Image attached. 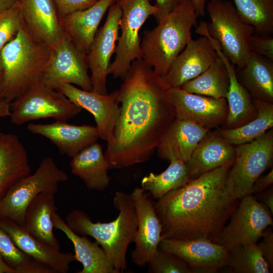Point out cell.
<instances>
[{
	"label": "cell",
	"instance_id": "8992f818",
	"mask_svg": "<svg viewBox=\"0 0 273 273\" xmlns=\"http://www.w3.org/2000/svg\"><path fill=\"white\" fill-rule=\"evenodd\" d=\"M206 6L210 20L205 22L209 35L234 65L243 67L251 53L249 43L254 28L241 19L231 1L212 0Z\"/></svg>",
	"mask_w": 273,
	"mask_h": 273
},
{
	"label": "cell",
	"instance_id": "f6af8a7d",
	"mask_svg": "<svg viewBox=\"0 0 273 273\" xmlns=\"http://www.w3.org/2000/svg\"><path fill=\"white\" fill-rule=\"evenodd\" d=\"M194 7L196 14L198 17L203 16L207 1L212 0H191Z\"/></svg>",
	"mask_w": 273,
	"mask_h": 273
},
{
	"label": "cell",
	"instance_id": "7402d4cb",
	"mask_svg": "<svg viewBox=\"0 0 273 273\" xmlns=\"http://www.w3.org/2000/svg\"><path fill=\"white\" fill-rule=\"evenodd\" d=\"M194 123L175 119L164 131L156 148L162 159L187 163L200 142L210 131Z\"/></svg>",
	"mask_w": 273,
	"mask_h": 273
},
{
	"label": "cell",
	"instance_id": "f1b7e54d",
	"mask_svg": "<svg viewBox=\"0 0 273 273\" xmlns=\"http://www.w3.org/2000/svg\"><path fill=\"white\" fill-rule=\"evenodd\" d=\"M55 195L41 193L32 201L26 210L23 227L37 239L60 250V244L53 233L52 216L57 210Z\"/></svg>",
	"mask_w": 273,
	"mask_h": 273
},
{
	"label": "cell",
	"instance_id": "484cf974",
	"mask_svg": "<svg viewBox=\"0 0 273 273\" xmlns=\"http://www.w3.org/2000/svg\"><path fill=\"white\" fill-rule=\"evenodd\" d=\"M31 171L27 150L19 137L0 132V199Z\"/></svg>",
	"mask_w": 273,
	"mask_h": 273
},
{
	"label": "cell",
	"instance_id": "4dcf8cb0",
	"mask_svg": "<svg viewBox=\"0 0 273 273\" xmlns=\"http://www.w3.org/2000/svg\"><path fill=\"white\" fill-rule=\"evenodd\" d=\"M253 102L257 111L254 119L235 128L216 130L230 144L238 146L251 142L272 128L273 103L260 100Z\"/></svg>",
	"mask_w": 273,
	"mask_h": 273
},
{
	"label": "cell",
	"instance_id": "d590c367",
	"mask_svg": "<svg viewBox=\"0 0 273 273\" xmlns=\"http://www.w3.org/2000/svg\"><path fill=\"white\" fill-rule=\"evenodd\" d=\"M0 254L18 273H55L20 250L1 227Z\"/></svg>",
	"mask_w": 273,
	"mask_h": 273
},
{
	"label": "cell",
	"instance_id": "30bf717a",
	"mask_svg": "<svg viewBox=\"0 0 273 273\" xmlns=\"http://www.w3.org/2000/svg\"><path fill=\"white\" fill-rule=\"evenodd\" d=\"M81 111L64 94L40 82L11 103L10 117L18 126L47 118L67 122Z\"/></svg>",
	"mask_w": 273,
	"mask_h": 273
},
{
	"label": "cell",
	"instance_id": "4316f807",
	"mask_svg": "<svg viewBox=\"0 0 273 273\" xmlns=\"http://www.w3.org/2000/svg\"><path fill=\"white\" fill-rule=\"evenodd\" d=\"M52 217L54 228L62 232L73 244L75 259L82 265L77 273H115L112 262L96 241L73 232L56 211Z\"/></svg>",
	"mask_w": 273,
	"mask_h": 273
},
{
	"label": "cell",
	"instance_id": "ac0fdd59",
	"mask_svg": "<svg viewBox=\"0 0 273 273\" xmlns=\"http://www.w3.org/2000/svg\"><path fill=\"white\" fill-rule=\"evenodd\" d=\"M218 57L206 36L192 39L175 58L162 79L169 88L180 87L205 71Z\"/></svg>",
	"mask_w": 273,
	"mask_h": 273
},
{
	"label": "cell",
	"instance_id": "6da1fadb",
	"mask_svg": "<svg viewBox=\"0 0 273 273\" xmlns=\"http://www.w3.org/2000/svg\"><path fill=\"white\" fill-rule=\"evenodd\" d=\"M169 88L143 59L133 61L119 91L120 111L104 153L109 169L147 161L175 118Z\"/></svg>",
	"mask_w": 273,
	"mask_h": 273
},
{
	"label": "cell",
	"instance_id": "8d00e7d4",
	"mask_svg": "<svg viewBox=\"0 0 273 273\" xmlns=\"http://www.w3.org/2000/svg\"><path fill=\"white\" fill-rule=\"evenodd\" d=\"M24 26L18 1L10 8L0 12V51Z\"/></svg>",
	"mask_w": 273,
	"mask_h": 273
},
{
	"label": "cell",
	"instance_id": "52a82bcc",
	"mask_svg": "<svg viewBox=\"0 0 273 273\" xmlns=\"http://www.w3.org/2000/svg\"><path fill=\"white\" fill-rule=\"evenodd\" d=\"M68 175L52 157L43 158L35 171L15 183L0 199V218L9 219L23 226L27 208L41 193L56 194L60 183Z\"/></svg>",
	"mask_w": 273,
	"mask_h": 273
},
{
	"label": "cell",
	"instance_id": "5bb4252c",
	"mask_svg": "<svg viewBox=\"0 0 273 273\" xmlns=\"http://www.w3.org/2000/svg\"><path fill=\"white\" fill-rule=\"evenodd\" d=\"M121 14L117 2L110 6L105 23L98 29L87 54L92 90L100 94H107V77L119 37Z\"/></svg>",
	"mask_w": 273,
	"mask_h": 273
},
{
	"label": "cell",
	"instance_id": "44dd1931",
	"mask_svg": "<svg viewBox=\"0 0 273 273\" xmlns=\"http://www.w3.org/2000/svg\"><path fill=\"white\" fill-rule=\"evenodd\" d=\"M0 227L20 250L55 273L67 272L70 263L75 260L73 253H63L51 247L9 219L0 218Z\"/></svg>",
	"mask_w": 273,
	"mask_h": 273
},
{
	"label": "cell",
	"instance_id": "9a60e30c",
	"mask_svg": "<svg viewBox=\"0 0 273 273\" xmlns=\"http://www.w3.org/2000/svg\"><path fill=\"white\" fill-rule=\"evenodd\" d=\"M168 95L174 109L175 119L190 121L210 130L225 122L226 99L190 93L180 87L169 88Z\"/></svg>",
	"mask_w": 273,
	"mask_h": 273
},
{
	"label": "cell",
	"instance_id": "bcb514c9",
	"mask_svg": "<svg viewBox=\"0 0 273 273\" xmlns=\"http://www.w3.org/2000/svg\"><path fill=\"white\" fill-rule=\"evenodd\" d=\"M11 114V103L0 98V118L10 116Z\"/></svg>",
	"mask_w": 273,
	"mask_h": 273
},
{
	"label": "cell",
	"instance_id": "9c48e42d",
	"mask_svg": "<svg viewBox=\"0 0 273 273\" xmlns=\"http://www.w3.org/2000/svg\"><path fill=\"white\" fill-rule=\"evenodd\" d=\"M117 3L122 13L119 21L121 33L108 73L115 78L123 79L132 62L142 59L139 32L147 19L155 15L157 10L151 0H117Z\"/></svg>",
	"mask_w": 273,
	"mask_h": 273
},
{
	"label": "cell",
	"instance_id": "60d3db41",
	"mask_svg": "<svg viewBox=\"0 0 273 273\" xmlns=\"http://www.w3.org/2000/svg\"><path fill=\"white\" fill-rule=\"evenodd\" d=\"M262 241L258 244L262 255L268 265L270 271L273 268V233L272 229L264 231Z\"/></svg>",
	"mask_w": 273,
	"mask_h": 273
},
{
	"label": "cell",
	"instance_id": "4fadbf2b",
	"mask_svg": "<svg viewBox=\"0 0 273 273\" xmlns=\"http://www.w3.org/2000/svg\"><path fill=\"white\" fill-rule=\"evenodd\" d=\"M135 206L137 229L134 240L135 248L131 254L132 262L143 267L150 262L157 252L162 225L157 215L150 195L142 188H135L130 194Z\"/></svg>",
	"mask_w": 273,
	"mask_h": 273
},
{
	"label": "cell",
	"instance_id": "ba28073f",
	"mask_svg": "<svg viewBox=\"0 0 273 273\" xmlns=\"http://www.w3.org/2000/svg\"><path fill=\"white\" fill-rule=\"evenodd\" d=\"M273 161V130H268L256 140L237 146L234 161L226 180L228 192L234 199L251 194L255 180Z\"/></svg>",
	"mask_w": 273,
	"mask_h": 273
},
{
	"label": "cell",
	"instance_id": "1f68e13d",
	"mask_svg": "<svg viewBox=\"0 0 273 273\" xmlns=\"http://www.w3.org/2000/svg\"><path fill=\"white\" fill-rule=\"evenodd\" d=\"M229 86L226 68L221 59L218 57L205 71L180 87L190 93L226 99Z\"/></svg>",
	"mask_w": 273,
	"mask_h": 273
},
{
	"label": "cell",
	"instance_id": "ab89813d",
	"mask_svg": "<svg viewBox=\"0 0 273 273\" xmlns=\"http://www.w3.org/2000/svg\"><path fill=\"white\" fill-rule=\"evenodd\" d=\"M60 19L73 12L84 10L95 4L97 0H53Z\"/></svg>",
	"mask_w": 273,
	"mask_h": 273
},
{
	"label": "cell",
	"instance_id": "681fc988",
	"mask_svg": "<svg viewBox=\"0 0 273 273\" xmlns=\"http://www.w3.org/2000/svg\"><path fill=\"white\" fill-rule=\"evenodd\" d=\"M3 82V72L2 69L0 68V98L1 97V89L2 87V84Z\"/></svg>",
	"mask_w": 273,
	"mask_h": 273
},
{
	"label": "cell",
	"instance_id": "b9f144b4",
	"mask_svg": "<svg viewBox=\"0 0 273 273\" xmlns=\"http://www.w3.org/2000/svg\"><path fill=\"white\" fill-rule=\"evenodd\" d=\"M185 1L186 0H156L154 6L157 12L154 17L157 22Z\"/></svg>",
	"mask_w": 273,
	"mask_h": 273
},
{
	"label": "cell",
	"instance_id": "f546056e",
	"mask_svg": "<svg viewBox=\"0 0 273 273\" xmlns=\"http://www.w3.org/2000/svg\"><path fill=\"white\" fill-rule=\"evenodd\" d=\"M239 82L254 100L273 103V61L251 51Z\"/></svg>",
	"mask_w": 273,
	"mask_h": 273
},
{
	"label": "cell",
	"instance_id": "ffe728a7",
	"mask_svg": "<svg viewBox=\"0 0 273 273\" xmlns=\"http://www.w3.org/2000/svg\"><path fill=\"white\" fill-rule=\"evenodd\" d=\"M27 130L31 133L49 139L59 153L70 158L88 146L97 142L100 133L97 126L76 125L64 121L51 123H29Z\"/></svg>",
	"mask_w": 273,
	"mask_h": 273
},
{
	"label": "cell",
	"instance_id": "7c38bea8",
	"mask_svg": "<svg viewBox=\"0 0 273 273\" xmlns=\"http://www.w3.org/2000/svg\"><path fill=\"white\" fill-rule=\"evenodd\" d=\"M88 69L87 55L80 52L65 35L51 49L40 82L56 90L62 84L70 83L92 90Z\"/></svg>",
	"mask_w": 273,
	"mask_h": 273
},
{
	"label": "cell",
	"instance_id": "ee69618b",
	"mask_svg": "<svg viewBox=\"0 0 273 273\" xmlns=\"http://www.w3.org/2000/svg\"><path fill=\"white\" fill-rule=\"evenodd\" d=\"M261 203L270 212L273 214V190L271 187L268 191L265 192L261 196Z\"/></svg>",
	"mask_w": 273,
	"mask_h": 273
},
{
	"label": "cell",
	"instance_id": "8fae6325",
	"mask_svg": "<svg viewBox=\"0 0 273 273\" xmlns=\"http://www.w3.org/2000/svg\"><path fill=\"white\" fill-rule=\"evenodd\" d=\"M240 200L216 242L228 251L239 246L256 244L266 229L273 224L269 210L252 194Z\"/></svg>",
	"mask_w": 273,
	"mask_h": 273
},
{
	"label": "cell",
	"instance_id": "f35d334b",
	"mask_svg": "<svg viewBox=\"0 0 273 273\" xmlns=\"http://www.w3.org/2000/svg\"><path fill=\"white\" fill-rule=\"evenodd\" d=\"M250 50L273 61V38L267 34H252L249 40Z\"/></svg>",
	"mask_w": 273,
	"mask_h": 273
},
{
	"label": "cell",
	"instance_id": "7bdbcfd3",
	"mask_svg": "<svg viewBox=\"0 0 273 273\" xmlns=\"http://www.w3.org/2000/svg\"><path fill=\"white\" fill-rule=\"evenodd\" d=\"M273 183V169L266 174L260 175L253 184L251 194L257 193L261 192L262 190L272 185Z\"/></svg>",
	"mask_w": 273,
	"mask_h": 273
},
{
	"label": "cell",
	"instance_id": "2e32d148",
	"mask_svg": "<svg viewBox=\"0 0 273 273\" xmlns=\"http://www.w3.org/2000/svg\"><path fill=\"white\" fill-rule=\"evenodd\" d=\"M56 90L80 109L90 113L95 118L100 138L107 142L110 141L120 114L118 89L102 95L78 88L70 83H64Z\"/></svg>",
	"mask_w": 273,
	"mask_h": 273
},
{
	"label": "cell",
	"instance_id": "c3c4849f",
	"mask_svg": "<svg viewBox=\"0 0 273 273\" xmlns=\"http://www.w3.org/2000/svg\"><path fill=\"white\" fill-rule=\"evenodd\" d=\"M18 1V0H0V12L10 8Z\"/></svg>",
	"mask_w": 273,
	"mask_h": 273
},
{
	"label": "cell",
	"instance_id": "cb8c5ba5",
	"mask_svg": "<svg viewBox=\"0 0 273 273\" xmlns=\"http://www.w3.org/2000/svg\"><path fill=\"white\" fill-rule=\"evenodd\" d=\"M209 40L217 55L224 63L230 79L226 98L228 114L223 128H235L254 119L257 116V111L249 92L239 82L235 65L222 52L218 42L211 37Z\"/></svg>",
	"mask_w": 273,
	"mask_h": 273
},
{
	"label": "cell",
	"instance_id": "836d02e7",
	"mask_svg": "<svg viewBox=\"0 0 273 273\" xmlns=\"http://www.w3.org/2000/svg\"><path fill=\"white\" fill-rule=\"evenodd\" d=\"M241 19L258 34L273 32V0H233Z\"/></svg>",
	"mask_w": 273,
	"mask_h": 273
},
{
	"label": "cell",
	"instance_id": "603a6c76",
	"mask_svg": "<svg viewBox=\"0 0 273 273\" xmlns=\"http://www.w3.org/2000/svg\"><path fill=\"white\" fill-rule=\"evenodd\" d=\"M117 1L99 0L87 9L60 19L64 33L80 52L88 54L103 16Z\"/></svg>",
	"mask_w": 273,
	"mask_h": 273
},
{
	"label": "cell",
	"instance_id": "7a4b0ae2",
	"mask_svg": "<svg viewBox=\"0 0 273 273\" xmlns=\"http://www.w3.org/2000/svg\"><path fill=\"white\" fill-rule=\"evenodd\" d=\"M233 163L205 172L154 203L163 238L216 243L239 204L226 187Z\"/></svg>",
	"mask_w": 273,
	"mask_h": 273
},
{
	"label": "cell",
	"instance_id": "e0dca14e",
	"mask_svg": "<svg viewBox=\"0 0 273 273\" xmlns=\"http://www.w3.org/2000/svg\"><path fill=\"white\" fill-rule=\"evenodd\" d=\"M159 248L183 260L194 272H215L225 266L229 253L224 246L205 239L163 238Z\"/></svg>",
	"mask_w": 273,
	"mask_h": 273
},
{
	"label": "cell",
	"instance_id": "d4e9b609",
	"mask_svg": "<svg viewBox=\"0 0 273 273\" xmlns=\"http://www.w3.org/2000/svg\"><path fill=\"white\" fill-rule=\"evenodd\" d=\"M235 148L217 132L209 131L193 151L187 166L192 179L223 165L233 163Z\"/></svg>",
	"mask_w": 273,
	"mask_h": 273
},
{
	"label": "cell",
	"instance_id": "3957f363",
	"mask_svg": "<svg viewBox=\"0 0 273 273\" xmlns=\"http://www.w3.org/2000/svg\"><path fill=\"white\" fill-rule=\"evenodd\" d=\"M113 204L119 213L110 222H94L87 213L77 209L71 211L64 220L76 234L95 239L112 262L115 273H120L126 268V252L134 242L137 218L130 194L117 191Z\"/></svg>",
	"mask_w": 273,
	"mask_h": 273
},
{
	"label": "cell",
	"instance_id": "5b68a950",
	"mask_svg": "<svg viewBox=\"0 0 273 273\" xmlns=\"http://www.w3.org/2000/svg\"><path fill=\"white\" fill-rule=\"evenodd\" d=\"M197 16L191 0H186L163 16L157 25L143 32L142 58L161 77L192 39L191 29L197 24Z\"/></svg>",
	"mask_w": 273,
	"mask_h": 273
},
{
	"label": "cell",
	"instance_id": "74e56055",
	"mask_svg": "<svg viewBox=\"0 0 273 273\" xmlns=\"http://www.w3.org/2000/svg\"><path fill=\"white\" fill-rule=\"evenodd\" d=\"M149 273H193L183 260L169 252L158 249L148 264Z\"/></svg>",
	"mask_w": 273,
	"mask_h": 273
},
{
	"label": "cell",
	"instance_id": "e575fe53",
	"mask_svg": "<svg viewBox=\"0 0 273 273\" xmlns=\"http://www.w3.org/2000/svg\"><path fill=\"white\" fill-rule=\"evenodd\" d=\"M225 265L237 273H269L270 269L258 244L239 246L229 251Z\"/></svg>",
	"mask_w": 273,
	"mask_h": 273
},
{
	"label": "cell",
	"instance_id": "83f0119b",
	"mask_svg": "<svg viewBox=\"0 0 273 273\" xmlns=\"http://www.w3.org/2000/svg\"><path fill=\"white\" fill-rule=\"evenodd\" d=\"M70 162L72 173L80 178L88 189L102 192L109 186V164L102 147L95 142L74 155Z\"/></svg>",
	"mask_w": 273,
	"mask_h": 273
},
{
	"label": "cell",
	"instance_id": "d6986e66",
	"mask_svg": "<svg viewBox=\"0 0 273 273\" xmlns=\"http://www.w3.org/2000/svg\"><path fill=\"white\" fill-rule=\"evenodd\" d=\"M25 27L37 41L54 48L65 34L53 0H18Z\"/></svg>",
	"mask_w": 273,
	"mask_h": 273
},
{
	"label": "cell",
	"instance_id": "277c9868",
	"mask_svg": "<svg viewBox=\"0 0 273 273\" xmlns=\"http://www.w3.org/2000/svg\"><path fill=\"white\" fill-rule=\"evenodd\" d=\"M51 49L24 26L0 51L1 97L11 103L40 82Z\"/></svg>",
	"mask_w": 273,
	"mask_h": 273
},
{
	"label": "cell",
	"instance_id": "f907efd6",
	"mask_svg": "<svg viewBox=\"0 0 273 273\" xmlns=\"http://www.w3.org/2000/svg\"><path fill=\"white\" fill-rule=\"evenodd\" d=\"M97 1H98L99 0H97Z\"/></svg>",
	"mask_w": 273,
	"mask_h": 273
},
{
	"label": "cell",
	"instance_id": "d6a6232c",
	"mask_svg": "<svg viewBox=\"0 0 273 273\" xmlns=\"http://www.w3.org/2000/svg\"><path fill=\"white\" fill-rule=\"evenodd\" d=\"M168 167L159 174L151 172L141 181L142 188L148 192L151 197L159 200L171 191L181 187L191 178L186 163L171 160Z\"/></svg>",
	"mask_w": 273,
	"mask_h": 273
},
{
	"label": "cell",
	"instance_id": "7dc6e473",
	"mask_svg": "<svg viewBox=\"0 0 273 273\" xmlns=\"http://www.w3.org/2000/svg\"><path fill=\"white\" fill-rule=\"evenodd\" d=\"M0 273H18L12 268L0 254Z\"/></svg>",
	"mask_w": 273,
	"mask_h": 273
}]
</instances>
